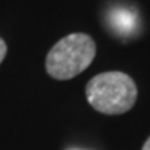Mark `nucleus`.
<instances>
[{
    "label": "nucleus",
    "instance_id": "f257e3e1",
    "mask_svg": "<svg viewBox=\"0 0 150 150\" xmlns=\"http://www.w3.org/2000/svg\"><path fill=\"white\" fill-rule=\"evenodd\" d=\"M138 89L135 81L124 72L112 71L98 74L86 86L89 104L101 113L121 115L133 107Z\"/></svg>",
    "mask_w": 150,
    "mask_h": 150
},
{
    "label": "nucleus",
    "instance_id": "f03ea898",
    "mask_svg": "<svg viewBox=\"0 0 150 150\" xmlns=\"http://www.w3.org/2000/svg\"><path fill=\"white\" fill-rule=\"evenodd\" d=\"M97 54L93 38L83 32L69 34L51 47L46 57V71L55 80H71L86 71Z\"/></svg>",
    "mask_w": 150,
    "mask_h": 150
},
{
    "label": "nucleus",
    "instance_id": "7ed1b4c3",
    "mask_svg": "<svg viewBox=\"0 0 150 150\" xmlns=\"http://www.w3.org/2000/svg\"><path fill=\"white\" fill-rule=\"evenodd\" d=\"M107 25L117 35L129 37L138 31V14L129 8H113L107 14Z\"/></svg>",
    "mask_w": 150,
    "mask_h": 150
},
{
    "label": "nucleus",
    "instance_id": "20e7f679",
    "mask_svg": "<svg viewBox=\"0 0 150 150\" xmlns=\"http://www.w3.org/2000/svg\"><path fill=\"white\" fill-rule=\"evenodd\" d=\"M6 52H8V46H6L5 40H3L2 37H0V64H2V61L5 60Z\"/></svg>",
    "mask_w": 150,
    "mask_h": 150
},
{
    "label": "nucleus",
    "instance_id": "39448f33",
    "mask_svg": "<svg viewBox=\"0 0 150 150\" xmlns=\"http://www.w3.org/2000/svg\"><path fill=\"white\" fill-rule=\"evenodd\" d=\"M142 150H150V136L147 138V141L144 142V146H142Z\"/></svg>",
    "mask_w": 150,
    "mask_h": 150
}]
</instances>
